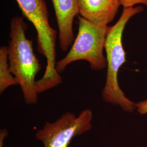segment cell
I'll list each match as a JSON object with an SVG mask.
<instances>
[{"instance_id":"obj_4","label":"cell","mask_w":147,"mask_h":147,"mask_svg":"<svg viewBox=\"0 0 147 147\" xmlns=\"http://www.w3.org/2000/svg\"><path fill=\"white\" fill-rule=\"evenodd\" d=\"M78 36L67 55L57 62L56 69L61 73L71 63L86 61L92 70L100 71L107 68L104 55L107 34L110 27L96 25L81 16H78Z\"/></svg>"},{"instance_id":"obj_7","label":"cell","mask_w":147,"mask_h":147,"mask_svg":"<svg viewBox=\"0 0 147 147\" xmlns=\"http://www.w3.org/2000/svg\"><path fill=\"white\" fill-rule=\"evenodd\" d=\"M81 16L96 25L106 26L113 21L121 0H78Z\"/></svg>"},{"instance_id":"obj_3","label":"cell","mask_w":147,"mask_h":147,"mask_svg":"<svg viewBox=\"0 0 147 147\" xmlns=\"http://www.w3.org/2000/svg\"><path fill=\"white\" fill-rule=\"evenodd\" d=\"M23 16L31 22L37 31L38 50L47 59L45 70L37 81L39 94L61 84L62 78L56 69L57 32L50 26L45 0H16Z\"/></svg>"},{"instance_id":"obj_8","label":"cell","mask_w":147,"mask_h":147,"mask_svg":"<svg viewBox=\"0 0 147 147\" xmlns=\"http://www.w3.org/2000/svg\"><path fill=\"white\" fill-rule=\"evenodd\" d=\"M18 85L10 70L7 47H0V94H2L9 87Z\"/></svg>"},{"instance_id":"obj_1","label":"cell","mask_w":147,"mask_h":147,"mask_svg":"<svg viewBox=\"0 0 147 147\" xmlns=\"http://www.w3.org/2000/svg\"><path fill=\"white\" fill-rule=\"evenodd\" d=\"M27 24L21 16H14L11 21L10 40L8 54L9 68L20 86L27 105H35L38 101L36 77L41 69L35 55L33 44L27 38Z\"/></svg>"},{"instance_id":"obj_6","label":"cell","mask_w":147,"mask_h":147,"mask_svg":"<svg viewBox=\"0 0 147 147\" xmlns=\"http://www.w3.org/2000/svg\"><path fill=\"white\" fill-rule=\"evenodd\" d=\"M59 30V42L61 49L66 52L74 42L73 22L78 15V0H51Z\"/></svg>"},{"instance_id":"obj_9","label":"cell","mask_w":147,"mask_h":147,"mask_svg":"<svg viewBox=\"0 0 147 147\" xmlns=\"http://www.w3.org/2000/svg\"><path fill=\"white\" fill-rule=\"evenodd\" d=\"M121 2L124 8L134 7L138 4L147 5V0H121Z\"/></svg>"},{"instance_id":"obj_2","label":"cell","mask_w":147,"mask_h":147,"mask_svg":"<svg viewBox=\"0 0 147 147\" xmlns=\"http://www.w3.org/2000/svg\"><path fill=\"white\" fill-rule=\"evenodd\" d=\"M143 10V7L141 5L124 8L119 20L113 26L110 27L105 41L107 69L105 86L101 93L102 99L105 102L119 106L128 112L136 110V104L126 97L118 80L119 70L126 62V53L123 46L122 37L127 22Z\"/></svg>"},{"instance_id":"obj_10","label":"cell","mask_w":147,"mask_h":147,"mask_svg":"<svg viewBox=\"0 0 147 147\" xmlns=\"http://www.w3.org/2000/svg\"><path fill=\"white\" fill-rule=\"evenodd\" d=\"M8 136V131L6 129H3L0 131V147H3L4 141Z\"/></svg>"},{"instance_id":"obj_5","label":"cell","mask_w":147,"mask_h":147,"mask_svg":"<svg viewBox=\"0 0 147 147\" xmlns=\"http://www.w3.org/2000/svg\"><path fill=\"white\" fill-rule=\"evenodd\" d=\"M92 120L93 112L89 109L82 111L78 116L67 111L56 121L45 122L36 132L35 137L44 147H68L75 137L91 130Z\"/></svg>"}]
</instances>
